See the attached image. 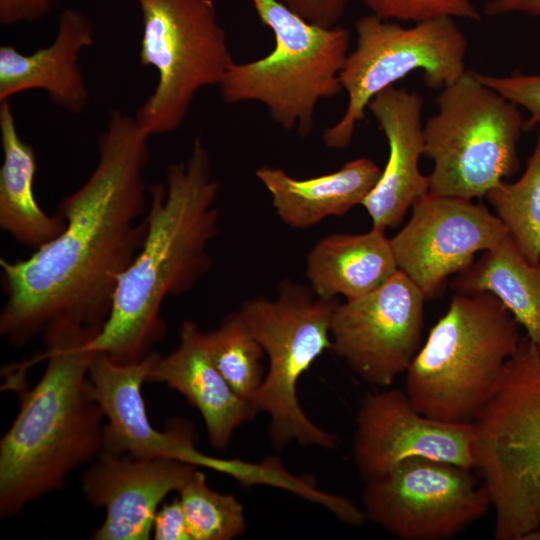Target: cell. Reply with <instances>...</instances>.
<instances>
[{
  "label": "cell",
  "mask_w": 540,
  "mask_h": 540,
  "mask_svg": "<svg viewBox=\"0 0 540 540\" xmlns=\"http://www.w3.org/2000/svg\"><path fill=\"white\" fill-rule=\"evenodd\" d=\"M524 334L491 293H454L405 372V392L422 414L472 424L491 401Z\"/></svg>",
  "instance_id": "277c9868"
},
{
  "label": "cell",
  "mask_w": 540,
  "mask_h": 540,
  "mask_svg": "<svg viewBox=\"0 0 540 540\" xmlns=\"http://www.w3.org/2000/svg\"><path fill=\"white\" fill-rule=\"evenodd\" d=\"M197 466L173 459H143L103 451L82 475V489L105 518L93 540H148L164 498L178 492Z\"/></svg>",
  "instance_id": "2e32d148"
},
{
  "label": "cell",
  "mask_w": 540,
  "mask_h": 540,
  "mask_svg": "<svg viewBox=\"0 0 540 540\" xmlns=\"http://www.w3.org/2000/svg\"><path fill=\"white\" fill-rule=\"evenodd\" d=\"M473 427L495 539L540 540V347L526 334Z\"/></svg>",
  "instance_id": "5b68a950"
},
{
  "label": "cell",
  "mask_w": 540,
  "mask_h": 540,
  "mask_svg": "<svg viewBox=\"0 0 540 540\" xmlns=\"http://www.w3.org/2000/svg\"><path fill=\"white\" fill-rule=\"evenodd\" d=\"M208 353L232 390L251 404L266 376L265 351L240 311L229 313L213 330L204 332Z\"/></svg>",
  "instance_id": "d4e9b609"
},
{
  "label": "cell",
  "mask_w": 540,
  "mask_h": 540,
  "mask_svg": "<svg viewBox=\"0 0 540 540\" xmlns=\"http://www.w3.org/2000/svg\"><path fill=\"white\" fill-rule=\"evenodd\" d=\"M423 104L418 92L395 86L384 89L368 104L389 148L381 176L361 205L373 228L385 231L397 227L408 209L429 192L428 175L419 169L425 147Z\"/></svg>",
  "instance_id": "e0dca14e"
},
{
  "label": "cell",
  "mask_w": 540,
  "mask_h": 540,
  "mask_svg": "<svg viewBox=\"0 0 540 540\" xmlns=\"http://www.w3.org/2000/svg\"><path fill=\"white\" fill-rule=\"evenodd\" d=\"M436 104L423 125L424 156L433 162L429 192L482 198L517 172L525 130L517 105L469 71L441 89Z\"/></svg>",
  "instance_id": "ba28073f"
},
{
  "label": "cell",
  "mask_w": 540,
  "mask_h": 540,
  "mask_svg": "<svg viewBox=\"0 0 540 540\" xmlns=\"http://www.w3.org/2000/svg\"><path fill=\"white\" fill-rule=\"evenodd\" d=\"M143 32L139 58L158 73L134 118L150 137L176 131L197 93L219 86L234 59L212 0H137Z\"/></svg>",
  "instance_id": "9c48e42d"
},
{
  "label": "cell",
  "mask_w": 540,
  "mask_h": 540,
  "mask_svg": "<svg viewBox=\"0 0 540 540\" xmlns=\"http://www.w3.org/2000/svg\"><path fill=\"white\" fill-rule=\"evenodd\" d=\"M338 298L317 296L310 286L283 280L275 299L255 297L239 309L269 359L264 381L251 401L269 415V435L277 449L291 442L335 449L334 434L316 425L297 396L301 376L327 349Z\"/></svg>",
  "instance_id": "52a82bcc"
},
{
  "label": "cell",
  "mask_w": 540,
  "mask_h": 540,
  "mask_svg": "<svg viewBox=\"0 0 540 540\" xmlns=\"http://www.w3.org/2000/svg\"><path fill=\"white\" fill-rule=\"evenodd\" d=\"M473 468L425 458L406 460L365 480L366 520L402 540H443L491 508Z\"/></svg>",
  "instance_id": "8fae6325"
},
{
  "label": "cell",
  "mask_w": 540,
  "mask_h": 540,
  "mask_svg": "<svg viewBox=\"0 0 540 540\" xmlns=\"http://www.w3.org/2000/svg\"><path fill=\"white\" fill-rule=\"evenodd\" d=\"M91 21L81 11L64 9L54 41L23 54L12 45L0 46V102L33 89L44 90L60 108L79 114L89 92L79 65L82 49L94 44Z\"/></svg>",
  "instance_id": "d6986e66"
},
{
  "label": "cell",
  "mask_w": 540,
  "mask_h": 540,
  "mask_svg": "<svg viewBox=\"0 0 540 540\" xmlns=\"http://www.w3.org/2000/svg\"><path fill=\"white\" fill-rule=\"evenodd\" d=\"M146 382L162 383L182 394L201 414L209 442L225 449L234 431L257 414L240 398L214 365L205 343L204 332L191 320L179 328V343L170 353H157Z\"/></svg>",
  "instance_id": "ac0fdd59"
},
{
  "label": "cell",
  "mask_w": 540,
  "mask_h": 540,
  "mask_svg": "<svg viewBox=\"0 0 540 540\" xmlns=\"http://www.w3.org/2000/svg\"><path fill=\"white\" fill-rule=\"evenodd\" d=\"M370 14L386 20L423 22L440 17L478 21L472 0H361Z\"/></svg>",
  "instance_id": "4316f807"
},
{
  "label": "cell",
  "mask_w": 540,
  "mask_h": 540,
  "mask_svg": "<svg viewBox=\"0 0 540 540\" xmlns=\"http://www.w3.org/2000/svg\"><path fill=\"white\" fill-rule=\"evenodd\" d=\"M149 137L134 117L112 111L94 170L58 206L65 229L26 259H0V334L12 346L60 326L105 323L119 277L147 232Z\"/></svg>",
  "instance_id": "6da1fadb"
},
{
  "label": "cell",
  "mask_w": 540,
  "mask_h": 540,
  "mask_svg": "<svg viewBox=\"0 0 540 540\" xmlns=\"http://www.w3.org/2000/svg\"><path fill=\"white\" fill-rule=\"evenodd\" d=\"M485 198L526 260L540 263V125L522 176L512 183L501 181Z\"/></svg>",
  "instance_id": "cb8c5ba5"
},
{
  "label": "cell",
  "mask_w": 540,
  "mask_h": 540,
  "mask_svg": "<svg viewBox=\"0 0 540 540\" xmlns=\"http://www.w3.org/2000/svg\"><path fill=\"white\" fill-rule=\"evenodd\" d=\"M307 21L332 27L345 12L349 0H280Z\"/></svg>",
  "instance_id": "f546056e"
},
{
  "label": "cell",
  "mask_w": 540,
  "mask_h": 540,
  "mask_svg": "<svg viewBox=\"0 0 540 540\" xmlns=\"http://www.w3.org/2000/svg\"><path fill=\"white\" fill-rule=\"evenodd\" d=\"M0 227L21 246L37 250L55 239L66 226L64 218L42 210L34 192L37 158L19 136L9 101L0 102Z\"/></svg>",
  "instance_id": "7402d4cb"
},
{
  "label": "cell",
  "mask_w": 540,
  "mask_h": 540,
  "mask_svg": "<svg viewBox=\"0 0 540 540\" xmlns=\"http://www.w3.org/2000/svg\"><path fill=\"white\" fill-rule=\"evenodd\" d=\"M274 35L266 56L230 67L219 84L227 104L261 103L282 129L310 135L320 101L342 91L350 31L311 23L280 0H250Z\"/></svg>",
  "instance_id": "8992f818"
},
{
  "label": "cell",
  "mask_w": 540,
  "mask_h": 540,
  "mask_svg": "<svg viewBox=\"0 0 540 540\" xmlns=\"http://www.w3.org/2000/svg\"><path fill=\"white\" fill-rule=\"evenodd\" d=\"M218 182L203 141L169 165L165 183L149 185L147 232L119 277L109 315L88 346L120 364L144 360L166 334L160 314L168 296L191 291L208 273V246L218 234Z\"/></svg>",
  "instance_id": "7a4b0ae2"
},
{
  "label": "cell",
  "mask_w": 540,
  "mask_h": 540,
  "mask_svg": "<svg viewBox=\"0 0 540 540\" xmlns=\"http://www.w3.org/2000/svg\"><path fill=\"white\" fill-rule=\"evenodd\" d=\"M486 86L529 113L525 120V131L540 125V74L516 73L509 76H494L475 73Z\"/></svg>",
  "instance_id": "83f0119b"
},
{
  "label": "cell",
  "mask_w": 540,
  "mask_h": 540,
  "mask_svg": "<svg viewBox=\"0 0 540 540\" xmlns=\"http://www.w3.org/2000/svg\"><path fill=\"white\" fill-rule=\"evenodd\" d=\"M425 301L398 270L369 294L337 305L331 349L367 384L390 387L421 347Z\"/></svg>",
  "instance_id": "7c38bea8"
},
{
  "label": "cell",
  "mask_w": 540,
  "mask_h": 540,
  "mask_svg": "<svg viewBox=\"0 0 540 540\" xmlns=\"http://www.w3.org/2000/svg\"><path fill=\"white\" fill-rule=\"evenodd\" d=\"M100 329L61 326L43 334L47 365L40 380L19 391V411L0 440V515L61 490L69 475L104 451V413L88 391Z\"/></svg>",
  "instance_id": "3957f363"
},
{
  "label": "cell",
  "mask_w": 540,
  "mask_h": 540,
  "mask_svg": "<svg viewBox=\"0 0 540 540\" xmlns=\"http://www.w3.org/2000/svg\"><path fill=\"white\" fill-rule=\"evenodd\" d=\"M152 536L156 540H192L179 498L160 505L154 517Z\"/></svg>",
  "instance_id": "f1b7e54d"
},
{
  "label": "cell",
  "mask_w": 540,
  "mask_h": 540,
  "mask_svg": "<svg viewBox=\"0 0 540 540\" xmlns=\"http://www.w3.org/2000/svg\"><path fill=\"white\" fill-rule=\"evenodd\" d=\"M381 173L373 160L360 157L334 172L306 179L271 166L259 167L255 176L270 193L277 216L292 228L305 229L362 205Z\"/></svg>",
  "instance_id": "ffe728a7"
},
{
  "label": "cell",
  "mask_w": 540,
  "mask_h": 540,
  "mask_svg": "<svg viewBox=\"0 0 540 540\" xmlns=\"http://www.w3.org/2000/svg\"><path fill=\"white\" fill-rule=\"evenodd\" d=\"M50 6V0H0V22L6 26L34 22L45 16Z\"/></svg>",
  "instance_id": "4dcf8cb0"
},
{
  "label": "cell",
  "mask_w": 540,
  "mask_h": 540,
  "mask_svg": "<svg viewBox=\"0 0 540 540\" xmlns=\"http://www.w3.org/2000/svg\"><path fill=\"white\" fill-rule=\"evenodd\" d=\"M157 353L153 351L138 363L120 364L105 353L95 352L89 366L88 391L107 420L104 451L134 458L173 459L236 476L240 461L200 453L187 422H174L166 431L151 424L141 388Z\"/></svg>",
  "instance_id": "5bb4252c"
},
{
  "label": "cell",
  "mask_w": 540,
  "mask_h": 540,
  "mask_svg": "<svg viewBox=\"0 0 540 540\" xmlns=\"http://www.w3.org/2000/svg\"><path fill=\"white\" fill-rule=\"evenodd\" d=\"M515 12L540 16V0H490L484 5V13L487 16Z\"/></svg>",
  "instance_id": "1f68e13d"
},
{
  "label": "cell",
  "mask_w": 540,
  "mask_h": 540,
  "mask_svg": "<svg viewBox=\"0 0 540 540\" xmlns=\"http://www.w3.org/2000/svg\"><path fill=\"white\" fill-rule=\"evenodd\" d=\"M178 493L192 540H230L245 532L243 504L212 490L202 471L196 469Z\"/></svg>",
  "instance_id": "484cf974"
},
{
  "label": "cell",
  "mask_w": 540,
  "mask_h": 540,
  "mask_svg": "<svg viewBox=\"0 0 540 540\" xmlns=\"http://www.w3.org/2000/svg\"><path fill=\"white\" fill-rule=\"evenodd\" d=\"M508 235L484 205L428 192L412 205L408 222L390 241L398 270L427 301L440 295L449 277L472 265L476 254Z\"/></svg>",
  "instance_id": "4fadbf2b"
},
{
  "label": "cell",
  "mask_w": 540,
  "mask_h": 540,
  "mask_svg": "<svg viewBox=\"0 0 540 540\" xmlns=\"http://www.w3.org/2000/svg\"><path fill=\"white\" fill-rule=\"evenodd\" d=\"M451 288L493 294L540 347V263L528 262L510 235L455 275Z\"/></svg>",
  "instance_id": "603a6c76"
},
{
  "label": "cell",
  "mask_w": 540,
  "mask_h": 540,
  "mask_svg": "<svg viewBox=\"0 0 540 540\" xmlns=\"http://www.w3.org/2000/svg\"><path fill=\"white\" fill-rule=\"evenodd\" d=\"M473 440V423L428 417L405 391L387 387L367 394L361 402L353 458L365 480L413 458L474 468Z\"/></svg>",
  "instance_id": "9a60e30c"
},
{
  "label": "cell",
  "mask_w": 540,
  "mask_h": 540,
  "mask_svg": "<svg viewBox=\"0 0 540 540\" xmlns=\"http://www.w3.org/2000/svg\"><path fill=\"white\" fill-rule=\"evenodd\" d=\"M398 271L390 238L371 228L361 234H331L318 241L306 261V275L322 298H361Z\"/></svg>",
  "instance_id": "44dd1931"
},
{
  "label": "cell",
  "mask_w": 540,
  "mask_h": 540,
  "mask_svg": "<svg viewBox=\"0 0 540 540\" xmlns=\"http://www.w3.org/2000/svg\"><path fill=\"white\" fill-rule=\"evenodd\" d=\"M355 30V48L340 72L347 106L322 135L332 149L348 147L371 99L411 72L421 71L432 89H443L466 72L467 39L453 18L403 27L369 14L356 21Z\"/></svg>",
  "instance_id": "30bf717a"
}]
</instances>
